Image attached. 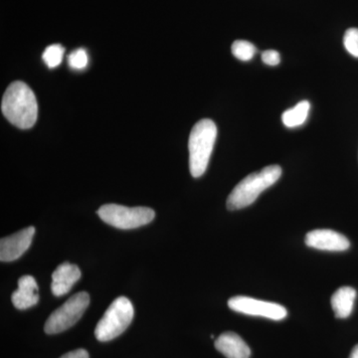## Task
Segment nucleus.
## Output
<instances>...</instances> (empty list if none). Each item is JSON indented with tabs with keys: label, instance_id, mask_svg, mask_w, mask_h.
<instances>
[{
	"label": "nucleus",
	"instance_id": "nucleus-1",
	"mask_svg": "<svg viewBox=\"0 0 358 358\" xmlns=\"http://www.w3.org/2000/svg\"><path fill=\"white\" fill-rule=\"evenodd\" d=\"M1 110L7 121L14 126L21 129H31L38 115L36 96L28 85L13 82L2 98Z\"/></svg>",
	"mask_w": 358,
	"mask_h": 358
},
{
	"label": "nucleus",
	"instance_id": "nucleus-2",
	"mask_svg": "<svg viewBox=\"0 0 358 358\" xmlns=\"http://www.w3.org/2000/svg\"><path fill=\"white\" fill-rule=\"evenodd\" d=\"M282 176L279 166H268L258 173L249 174L240 181L227 199L229 210H239L256 201L261 193L274 185Z\"/></svg>",
	"mask_w": 358,
	"mask_h": 358
},
{
	"label": "nucleus",
	"instance_id": "nucleus-3",
	"mask_svg": "<svg viewBox=\"0 0 358 358\" xmlns=\"http://www.w3.org/2000/svg\"><path fill=\"white\" fill-rule=\"evenodd\" d=\"M217 138V127L209 119H203L193 127L189 136V169L193 178L203 176Z\"/></svg>",
	"mask_w": 358,
	"mask_h": 358
},
{
	"label": "nucleus",
	"instance_id": "nucleus-4",
	"mask_svg": "<svg viewBox=\"0 0 358 358\" xmlns=\"http://www.w3.org/2000/svg\"><path fill=\"white\" fill-rule=\"evenodd\" d=\"M133 317L134 307L131 301L126 296L115 299L96 324V339L106 343L117 338L128 329Z\"/></svg>",
	"mask_w": 358,
	"mask_h": 358
},
{
	"label": "nucleus",
	"instance_id": "nucleus-5",
	"mask_svg": "<svg viewBox=\"0 0 358 358\" xmlns=\"http://www.w3.org/2000/svg\"><path fill=\"white\" fill-rule=\"evenodd\" d=\"M103 222L117 229H134L152 222L155 212L148 207H127L119 204H105L98 211Z\"/></svg>",
	"mask_w": 358,
	"mask_h": 358
},
{
	"label": "nucleus",
	"instance_id": "nucleus-6",
	"mask_svg": "<svg viewBox=\"0 0 358 358\" xmlns=\"http://www.w3.org/2000/svg\"><path fill=\"white\" fill-rule=\"evenodd\" d=\"M90 303V296L86 292H80L71 296L64 305L52 313L45 324L47 334H56L70 329L81 319Z\"/></svg>",
	"mask_w": 358,
	"mask_h": 358
},
{
	"label": "nucleus",
	"instance_id": "nucleus-7",
	"mask_svg": "<svg viewBox=\"0 0 358 358\" xmlns=\"http://www.w3.org/2000/svg\"><path fill=\"white\" fill-rule=\"evenodd\" d=\"M228 306L234 312L273 320H282L288 315L286 308L279 303L257 300L249 296H237L231 298L228 301Z\"/></svg>",
	"mask_w": 358,
	"mask_h": 358
},
{
	"label": "nucleus",
	"instance_id": "nucleus-8",
	"mask_svg": "<svg viewBox=\"0 0 358 358\" xmlns=\"http://www.w3.org/2000/svg\"><path fill=\"white\" fill-rule=\"evenodd\" d=\"M34 234L35 228L31 226L10 236L2 238L0 241L1 262H13L20 258L29 249Z\"/></svg>",
	"mask_w": 358,
	"mask_h": 358
},
{
	"label": "nucleus",
	"instance_id": "nucleus-9",
	"mask_svg": "<svg viewBox=\"0 0 358 358\" xmlns=\"http://www.w3.org/2000/svg\"><path fill=\"white\" fill-rule=\"evenodd\" d=\"M305 242L310 248L322 251L343 252L350 247V241L345 235L329 229L310 231L306 235Z\"/></svg>",
	"mask_w": 358,
	"mask_h": 358
},
{
	"label": "nucleus",
	"instance_id": "nucleus-10",
	"mask_svg": "<svg viewBox=\"0 0 358 358\" xmlns=\"http://www.w3.org/2000/svg\"><path fill=\"white\" fill-rule=\"evenodd\" d=\"M81 278V271L76 265L65 262L59 265L52 274V293L56 296H64Z\"/></svg>",
	"mask_w": 358,
	"mask_h": 358
},
{
	"label": "nucleus",
	"instance_id": "nucleus-11",
	"mask_svg": "<svg viewBox=\"0 0 358 358\" xmlns=\"http://www.w3.org/2000/svg\"><path fill=\"white\" fill-rule=\"evenodd\" d=\"M39 288L32 275H23L18 280V289L11 296L14 307L26 310L37 305L39 301Z\"/></svg>",
	"mask_w": 358,
	"mask_h": 358
},
{
	"label": "nucleus",
	"instance_id": "nucleus-12",
	"mask_svg": "<svg viewBox=\"0 0 358 358\" xmlns=\"http://www.w3.org/2000/svg\"><path fill=\"white\" fill-rule=\"evenodd\" d=\"M215 348L227 358H250L251 350L237 334L224 333L215 341Z\"/></svg>",
	"mask_w": 358,
	"mask_h": 358
},
{
	"label": "nucleus",
	"instance_id": "nucleus-13",
	"mask_svg": "<svg viewBox=\"0 0 358 358\" xmlns=\"http://www.w3.org/2000/svg\"><path fill=\"white\" fill-rule=\"evenodd\" d=\"M357 291L352 287H341L331 296V307L338 319H346L352 315Z\"/></svg>",
	"mask_w": 358,
	"mask_h": 358
},
{
	"label": "nucleus",
	"instance_id": "nucleus-14",
	"mask_svg": "<svg viewBox=\"0 0 358 358\" xmlns=\"http://www.w3.org/2000/svg\"><path fill=\"white\" fill-rule=\"evenodd\" d=\"M310 105L308 101H301L292 109L287 110L282 115V124L287 128L293 129L303 126L307 121Z\"/></svg>",
	"mask_w": 358,
	"mask_h": 358
},
{
	"label": "nucleus",
	"instance_id": "nucleus-15",
	"mask_svg": "<svg viewBox=\"0 0 358 358\" xmlns=\"http://www.w3.org/2000/svg\"><path fill=\"white\" fill-rule=\"evenodd\" d=\"M65 49L62 45L53 44L50 46L47 47L43 52V61L47 67L50 69L58 67L61 64L63 60V56H64Z\"/></svg>",
	"mask_w": 358,
	"mask_h": 358
},
{
	"label": "nucleus",
	"instance_id": "nucleus-16",
	"mask_svg": "<svg viewBox=\"0 0 358 358\" xmlns=\"http://www.w3.org/2000/svg\"><path fill=\"white\" fill-rule=\"evenodd\" d=\"M256 47L251 42L245 40H237L232 44V53L241 61H250L255 56Z\"/></svg>",
	"mask_w": 358,
	"mask_h": 358
},
{
	"label": "nucleus",
	"instance_id": "nucleus-17",
	"mask_svg": "<svg viewBox=\"0 0 358 358\" xmlns=\"http://www.w3.org/2000/svg\"><path fill=\"white\" fill-rule=\"evenodd\" d=\"M68 64L74 70H83L88 65V54L83 48L73 51L68 57Z\"/></svg>",
	"mask_w": 358,
	"mask_h": 358
},
{
	"label": "nucleus",
	"instance_id": "nucleus-18",
	"mask_svg": "<svg viewBox=\"0 0 358 358\" xmlns=\"http://www.w3.org/2000/svg\"><path fill=\"white\" fill-rule=\"evenodd\" d=\"M343 44L348 53L358 58V28H350L346 30Z\"/></svg>",
	"mask_w": 358,
	"mask_h": 358
},
{
	"label": "nucleus",
	"instance_id": "nucleus-19",
	"mask_svg": "<svg viewBox=\"0 0 358 358\" xmlns=\"http://www.w3.org/2000/svg\"><path fill=\"white\" fill-rule=\"evenodd\" d=\"M262 60L265 64L268 66H277L281 62L279 52L275 50L264 51L262 53Z\"/></svg>",
	"mask_w": 358,
	"mask_h": 358
},
{
	"label": "nucleus",
	"instance_id": "nucleus-20",
	"mask_svg": "<svg viewBox=\"0 0 358 358\" xmlns=\"http://www.w3.org/2000/svg\"><path fill=\"white\" fill-rule=\"evenodd\" d=\"M60 358H89V353L87 350L81 348V350H73V352L66 353Z\"/></svg>",
	"mask_w": 358,
	"mask_h": 358
},
{
	"label": "nucleus",
	"instance_id": "nucleus-21",
	"mask_svg": "<svg viewBox=\"0 0 358 358\" xmlns=\"http://www.w3.org/2000/svg\"><path fill=\"white\" fill-rule=\"evenodd\" d=\"M350 358H358V345L353 348L352 353H350Z\"/></svg>",
	"mask_w": 358,
	"mask_h": 358
}]
</instances>
